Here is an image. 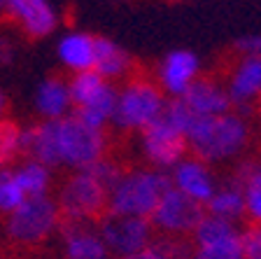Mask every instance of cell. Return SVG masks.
<instances>
[{"label":"cell","mask_w":261,"mask_h":259,"mask_svg":"<svg viewBox=\"0 0 261 259\" xmlns=\"http://www.w3.org/2000/svg\"><path fill=\"white\" fill-rule=\"evenodd\" d=\"M252 138V126L247 117L231 110L224 114H196L187 131L189 154L205 163H224L240 157Z\"/></svg>","instance_id":"cell-1"},{"label":"cell","mask_w":261,"mask_h":259,"mask_svg":"<svg viewBox=\"0 0 261 259\" xmlns=\"http://www.w3.org/2000/svg\"><path fill=\"white\" fill-rule=\"evenodd\" d=\"M168 96L145 75H133L117 84V105L112 114V126L119 133H140L156 119L163 117Z\"/></svg>","instance_id":"cell-2"},{"label":"cell","mask_w":261,"mask_h":259,"mask_svg":"<svg viewBox=\"0 0 261 259\" xmlns=\"http://www.w3.org/2000/svg\"><path fill=\"white\" fill-rule=\"evenodd\" d=\"M173 187L168 171L161 168H126L124 175L110 189L108 213L133 217H152L163 194Z\"/></svg>","instance_id":"cell-3"},{"label":"cell","mask_w":261,"mask_h":259,"mask_svg":"<svg viewBox=\"0 0 261 259\" xmlns=\"http://www.w3.org/2000/svg\"><path fill=\"white\" fill-rule=\"evenodd\" d=\"M54 133L59 168L80 171V168H89L98 159L108 157V131L93 129V126L80 122L75 114L54 119Z\"/></svg>","instance_id":"cell-4"},{"label":"cell","mask_w":261,"mask_h":259,"mask_svg":"<svg viewBox=\"0 0 261 259\" xmlns=\"http://www.w3.org/2000/svg\"><path fill=\"white\" fill-rule=\"evenodd\" d=\"M110 189L89 168L70 171L56 189V203L63 220L93 222L108 213Z\"/></svg>","instance_id":"cell-5"},{"label":"cell","mask_w":261,"mask_h":259,"mask_svg":"<svg viewBox=\"0 0 261 259\" xmlns=\"http://www.w3.org/2000/svg\"><path fill=\"white\" fill-rule=\"evenodd\" d=\"M61 210L51 194L31 196L5 217V233L16 245H40L61 227Z\"/></svg>","instance_id":"cell-6"},{"label":"cell","mask_w":261,"mask_h":259,"mask_svg":"<svg viewBox=\"0 0 261 259\" xmlns=\"http://www.w3.org/2000/svg\"><path fill=\"white\" fill-rule=\"evenodd\" d=\"M96 229L103 236L105 245L110 248L114 259L140 252V250L149 248L152 241L156 238V231L147 217L117 215V213H105L96 222Z\"/></svg>","instance_id":"cell-7"},{"label":"cell","mask_w":261,"mask_h":259,"mask_svg":"<svg viewBox=\"0 0 261 259\" xmlns=\"http://www.w3.org/2000/svg\"><path fill=\"white\" fill-rule=\"evenodd\" d=\"M203 217H205V205L196 203L194 199H189L175 187H170L163 194V199L159 201L149 222H152L154 231L159 236L191 238V233L196 231V227L201 224Z\"/></svg>","instance_id":"cell-8"},{"label":"cell","mask_w":261,"mask_h":259,"mask_svg":"<svg viewBox=\"0 0 261 259\" xmlns=\"http://www.w3.org/2000/svg\"><path fill=\"white\" fill-rule=\"evenodd\" d=\"M140 150L142 157L152 168H161V171H170L175 163L189 154V145H187V135L173 126L166 117L156 119L154 124L142 129L140 133Z\"/></svg>","instance_id":"cell-9"},{"label":"cell","mask_w":261,"mask_h":259,"mask_svg":"<svg viewBox=\"0 0 261 259\" xmlns=\"http://www.w3.org/2000/svg\"><path fill=\"white\" fill-rule=\"evenodd\" d=\"M233 110L243 117L261 103V56H236V63L224 82Z\"/></svg>","instance_id":"cell-10"},{"label":"cell","mask_w":261,"mask_h":259,"mask_svg":"<svg viewBox=\"0 0 261 259\" xmlns=\"http://www.w3.org/2000/svg\"><path fill=\"white\" fill-rule=\"evenodd\" d=\"M59 238L63 259H114L93 222L61 220Z\"/></svg>","instance_id":"cell-11"},{"label":"cell","mask_w":261,"mask_h":259,"mask_svg":"<svg viewBox=\"0 0 261 259\" xmlns=\"http://www.w3.org/2000/svg\"><path fill=\"white\" fill-rule=\"evenodd\" d=\"M168 175H170V184L177 192H182L185 196L194 199L201 205H205L212 199V194H215V189L219 184L210 163H205L203 159L194 157V154H187L179 163H175L168 171Z\"/></svg>","instance_id":"cell-12"},{"label":"cell","mask_w":261,"mask_h":259,"mask_svg":"<svg viewBox=\"0 0 261 259\" xmlns=\"http://www.w3.org/2000/svg\"><path fill=\"white\" fill-rule=\"evenodd\" d=\"M7 16L28 40H44L59 28V14L49 0H10Z\"/></svg>","instance_id":"cell-13"},{"label":"cell","mask_w":261,"mask_h":259,"mask_svg":"<svg viewBox=\"0 0 261 259\" xmlns=\"http://www.w3.org/2000/svg\"><path fill=\"white\" fill-rule=\"evenodd\" d=\"M201 75V61L191 49H173L156 68V84L168 98H179Z\"/></svg>","instance_id":"cell-14"},{"label":"cell","mask_w":261,"mask_h":259,"mask_svg":"<svg viewBox=\"0 0 261 259\" xmlns=\"http://www.w3.org/2000/svg\"><path fill=\"white\" fill-rule=\"evenodd\" d=\"M179 98L189 105L191 112L201 114V117H205V114H224L233 110V103L228 98L226 86L217 77L198 75L194 80V84Z\"/></svg>","instance_id":"cell-15"},{"label":"cell","mask_w":261,"mask_h":259,"mask_svg":"<svg viewBox=\"0 0 261 259\" xmlns=\"http://www.w3.org/2000/svg\"><path fill=\"white\" fill-rule=\"evenodd\" d=\"M56 56L68 73L93 70L96 59V35L87 31H65L56 42Z\"/></svg>","instance_id":"cell-16"},{"label":"cell","mask_w":261,"mask_h":259,"mask_svg":"<svg viewBox=\"0 0 261 259\" xmlns=\"http://www.w3.org/2000/svg\"><path fill=\"white\" fill-rule=\"evenodd\" d=\"M136 61L133 56L121 47L119 42H114L112 38L105 35H96V59H93V70L108 82H124L133 75Z\"/></svg>","instance_id":"cell-17"},{"label":"cell","mask_w":261,"mask_h":259,"mask_svg":"<svg viewBox=\"0 0 261 259\" xmlns=\"http://www.w3.org/2000/svg\"><path fill=\"white\" fill-rule=\"evenodd\" d=\"M33 105L38 110L40 119H61L72 114V98L68 80L61 75H49L35 89Z\"/></svg>","instance_id":"cell-18"},{"label":"cell","mask_w":261,"mask_h":259,"mask_svg":"<svg viewBox=\"0 0 261 259\" xmlns=\"http://www.w3.org/2000/svg\"><path fill=\"white\" fill-rule=\"evenodd\" d=\"M205 213L215 217H222V220L236 222L245 220V194L243 187L231 180H226L224 184H217L212 199L205 203Z\"/></svg>","instance_id":"cell-19"},{"label":"cell","mask_w":261,"mask_h":259,"mask_svg":"<svg viewBox=\"0 0 261 259\" xmlns=\"http://www.w3.org/2000/svg\"><path fill=\"white\" fill-rule=\"evenodd\" d=\"M14 173L19 184L23 187L26 196H47L51 194L54 187V168L44 166V163L35 161V159L23 157L19 163H14Z\"/></svg>","instance_id":"cell-20"},{"label":"cell","mask_w":261,"mask_h":259,"mask_svg":"<svg viewBox=\"0 0 261 259\" xmlns=\"http://www.w3.org/2000/svg\"><path fill=\"white\" fill-rule=\"evenodd\" d=\"M114 82H108L105 77H100L96 70H84V73H75L68 80L70 86V98H72V110L82 108V105H89L93 98H98L100 93L108 89Z\"/></svg>","instance_id":"cell-21"},{"label":"cell","mask_w":261,"mask_h":259,"mask_svg":"<svg viewBox=\"0 0 261 259\" xmlns=\"http://www.w3.org/2000/svg\"><path fill=\"white\" fill-rule=\"evenodd\" d=\"M23 157V126L14 119H0V168H10Z\"/></svg>","instance_id":"cell-22"},{"label":"cell","mask_w":261,"mask_h":259,"mask_svg":"<svg viewBox=\"0 0 261 259\" xmlns=\"http://www.w3.org/2000/svg\"><path fill=\"white\" fill-rule=\"evenodd\" d=\"M194 252L191 259H243L240 250V231L233 236H224L217 241H207V243H191Z\"/></svg>","instance_id":"cell-23"},{"label":"cell","mask_w":261,"mask_h":259,"mask_svg":"<svg viewBox=\"0 0 261 259\" xmlns=\"http://www.w3.org/2000/svg\"><path fill=\"white\" fill-rule=\"evenodd\" d=\"M26 192L16 180L14 166L10 168H0V215H10L14 213L19 205L26 201Z\"/></svg>","instance_id":"cell-24"},{"label":"cell","mask_w":261,"mask_h":259,"mask_svg":"<svg viewBox=\"0 0 261 259\" xmlns=\"http://www.w3.org/2000/svg\"><path fill=\"white\" fill-rule=\"evenodd\" d=\"M245 194V220L261 224V163L243 184Z\"/></svg>","instance_id":"cell-25"},{"label":"cell","mask_w":261,"mask_h":259,"mask_svg":"<svg viewBox=\"0 0 261 259\" xmlns=\"http://www.w3.org/2000/svg\"><path fill=\"white\" fill-rule=\"evenodd\" d=\"M89 171H91L93 175H96V178L100 180V182H103L108 189H112L114 184H117V180H119L121 175H124L126 168L121 166V163L117 161V159H112V157L108 154V157L98 159L96 163H91V166H89Z\"/></svg>","instance_id":"cell-26"},{"label":"cell","mask_w":261,"mask_h":259,"mask_svg":"<svg viewBox=\"0 0 261 259\" xmlns=\"http://www.w3.org/2000/svg\"><path fill=\"white\" fill-rule=\"evenodd\" d=\"M240 250L243 259H261V224L247 222V227L240 229Z\"/></svg>","instance_id":"cell-27"},{"label":"cell","mask_w":261,"mask_h":259,"mask_svg":"<svg viewBox=\"0 0 261 259\" xmlns=\"http://www.w3.org/2000/svg\"><path fill=\"white\" fill-rule=\"evenodd\" d=\"M236 56H261V33H250V35H240L231 44Z\"/></svg>","instance_id":"cell-28"},{"label":"cell","mask_w":261,"mask_h":259,"mask_svg":"<svg viewBox=\"0 0 261 259\" xmlns=\"http://www.w3.org/2000/svg\"><path fill=\"white\" fill-rule=\"evenodd\" d=\"M14 56H16V49L12 44L10 38L0 35V65H12L14 63Z\"/></svg>","instance_id":"cell-29"},{"label":"cell","mask_w":261,"mask_h":259,"mask_svg":"<svg viewBox=\"0 0 261 259\" xmlns=\"http://www.w3.org/2000/svg\"><path fill=\"white\" fill-rule=\"evenodd\" d=\"M117 259H168V257H166V254L156 248V243L152 241L149 248L140 250V252H136V254H128V257H117Z\"/></svg>","instance_id":"cell-30"},{"label":"cell","mask_w":261,"mask_h":259,"mask_svg":"<svg viewBox=\"0 0 261 259\" xmlns=\"http://www.w3.org/2000/svg\"><path fill=\"white\" fill-rule=\"evenodd\" d=\"M7 112H10V96H7V91L0 86V119H5Z\"/></svg>","instance_id":"cell-31"},{"label":"cell","mask_w":261,"mask_h":259,"mask_svg":"<svg viewBox=\"0 0 261 259\" xmlns=\"http://www.w3.org/2000/svg\"><path fill=\"white\" fill-rule=\"evenodd\" d=\"M7 5H10V0H0V16L7 14Z\"/></svg>","instance_id":"cell-32"},{"label":"cell","mask_w":261,"mask_h":259,"mask_svg":"<svg viewBox=\"0 0 261 259\" xmlns=\"http://www.w3.org/2000/svg\"><path fill=\"white\" fill-rule=\"evenodd\" d=\"M112 3H124V0H112Z\"/></svg>","instance_id":"cell-33"},{"label":"cell","mask_w":261,"mask_h":259,"mask_svg":"<svg viewBox=\"0 0 261 259\" xmlns=\"http://www.w3.org/2000/svg\"><path fill=\"white\" fill-rule=\"evenodd\" d=\"M259 108H261V103H259Z\"/></svg>","instance_id":"cell-34"}]
</instances>
